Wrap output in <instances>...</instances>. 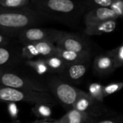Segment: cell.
<instances>
[{
    "label": "cell",
    "instance_id": "obj_3",
    "mask_svg": "<svg viewBox=\"0 0 123 123\" xmlns=\"http://www.w3.org/2000/svg\"><path fill=\"white\" fill-rule=\"evenodd\" d=\"M0 102L14 104L27 102L31 105H54L55 101L49 92L21 90L0 85Z\"/></svg>",
    "mask_w": 123,
    "mask_h": 123
},
{
    "label": "cell",
    "instance_id": "obj_26",
    "mask_svg": "<svg viewBox=\"0 0 123 123\" xmlns=\"http://www.w3.org/2000/svg\"><path fill=\"white\" fill-rule=\"evenodd\" d=\"M110 8L114 12V13L118 18L123 17V1L113 0V2Z\"/></svg>",
    "mask_w": 123,
    "mask_h": 123
},
{
    "label": "cell",
    "instance_id": "obj_9",
    "mask_svg": "<svg viewBox=\"0 0 123 123\" xmlns=\"http://www.w3.org/2000/svg\"><path fill=\"white\" fill-rule=\"evenodd\" d=\"M72 109L89 114L96 118L101 116L104 110L102 108L101 103L94 100L86 92L76 100Z\"/></svg>",
    "mask_w": 123,
    "mask_h": 123
},
{
    "label": "cell",
    "instance_id": "obj_16",
    "mask_svg": "<svg viewBox=\"0 0 123 123\" xmlns=\"http://www.w3.org/2000/svg\"><path fill=\"white\" fill-rule=\"evenodd\" d=\"M39 55V58H47L55 55L57 47L50 42L43 41L33 43Z\"/></svg>",
    "mask_w": 123,
    "mask_h": 123
},
{
    "label": "cell",
    "instance_id": "obj_30",
    "mask_svg": "<svg viewBox=\"0 0 123 123\" xmlns=\"http://www.w3.org/2000/svg\"></svg>",
    "mask_w": 123,
    "mask_h": 123
},
{
    "label": "cell",
    "instance_id": "obj_18",
    "mask_svg": "<svg viewBox=\"0 0 123 123\" xmlns=\"http://www.w3.org/2000/svg\"><path fill=\"white\" fill-rule=\"evenodd\" d=\"M104 86L99 83H92L88 86V94L96 102L99 103L103 102L105 99Z\"/></svg>",
    "mask_w": 123,
    "mask_h": 123
},
{
    "label": "cell",
    "instance_id": "obj_23",
    "mask_svg": "<svg viewBox=\"0 0 123 123\" xmlns=\"http://www.w3.org/2000/svg\"><path fill=\"white\" fill-rule=\"evenodd\" d=\"M122 89H123V81L120 82H113L107 85L104 86L103 92L105 97L110 96L113 94H115L120 92Z\"/></svg>",
    "mask_w": 123,
    "mask_h": 123
},
{
    "label": "cell",
    "instance_id": "obj_15",
    "mask_svg": "<svg viewBox=\"0 0 123 123\" xmlns=\"http://www.w3.org/2000/svg\"><path fill=\"white\" fill-rule=\"evenodd\" d=\"M0 9L14 11L32 9V0H0Z\"/></svg>",
    "mask_w": 123,
    "mask_h": 123
},
{
    "label": "cell",
    "instance_id": "obj_27",
    "mask_svg": "<svg viewBox=\"0 0 123 123\" xmlns=\"http://www.w3.org/2000/svg\"><path fill=\"white\" fill-rule=\"evenodd\" d=\"M9 43V37L0 34V47H6V45H7Z\"/></svg>",
    "mask_w": 123,
    "mask_h": 123
},
{
    "label": "cell",
    "instance_id": "obj_29",
    "mask_svg": "<svg viewBox=\"0 0 123 123\" xmlns=\"http://www.w3.org/2000/svg\"><path fill=\"white\" fill-rule=\"evenodd\" d=\"M21 123L19 120H14V121H12V122H10V123Z\"/></svg>",
    "mask_w": 123,
    "mask_h": 123
},
{
    "label": "cell",
    "instance_id": "obj_21",
    "mask_svg": "<svg viewBox=\"0 0 123 123\" xmlns=\"http://www.w3.org/2000/svg\"><path fill=\"white\" fill-rule=\"evenodd\" d=\"M13 59V53L9 49L6 47H0V68L11 64Z\"/></svg>",
    "mask_w": 123,
    "mask_h": 123
},
{
    "label": "cell",
    "instance_id": "obj_17",
    "mask_svg": "<svg viewBox=\"0 0 123 123\" xmlns=\"http://www.w3.org/2000/svg\"><path fill=\"white\" fill-rule=\"evenodd\" d=\"M43 59L49 69L50 74H58L60 75L66 66L64 61L56 55Z\"/></svg>",
    "mask_w": 123,
    "mask_h": 123
},
{
    "label": "cell",
    "instance_id": "obj_4",
    "mask_svg": "<svg viewBox=\"0 0 123 123\" xmlns=\"http://www.w3.org/2000/svg\"><path fill=\"white\" fill-rule=\"evenodd\" d=\"M49 92L67 109H72L76 100L85 92L81 90L57 76L50 77L47 85Z\"/></svg>",
    "mask_w": 123,
    "mask_h": 123
},
{
    "label": "cell",
    "instance_id": "obj_10",
    "mask_svg": "<svg viewBox=\"0 0 123 123\" xmlns=\"http://www.w3.org/2000/svg\"><path fill=\"white\" fill-rule=\"evenodd\" d=\"M91 61L66 65L59 78L68 83H79L86 75Z\"/></svg>",
    "mask_w": 123,
    "mask_h": 123
},
{
    "label": "cell",
    "instance_id": "obj_6",
    "mask_svg": "<svg viewBox=\"0 0 123 123\" xmlns=\"http://www.w3.org/2000/svg\"><path fill=\"white\" fill-rule=\"evenodd\" d=\"M55 45L57 48L78 53H89L91 45L87 40L79 34L59 30Z\"/></svg>",
    "mask_w": 123,
    "mask_h": 123
},
{
    "label": "cell",
    "instance_id": "obj_19",
    "mask_svg": "<svg viewBox=\"0 0 123 123\" xmlns=\"http://www.w3.org/2000/svg\"><path fill=\"white\" fill-rule=\"evenodd\" d=\"M26 64L35 71L38 75H45L46 74H50L49 69L45 63L43 58H39L36 60L26 61Z\"/></svg>",
    "mask_w": 123,
    "mask_h": 123
},
{
    "label": "cell",
    "instance_id": "obj_7",
    "mask_svg": "<svg viewBox=\"0 0 123 123\" xmlns=\"http://www.w3.org/2000/svg\"><path fill=\"white\" fill-rule=\"evenodd\" d=\"M59 30L37 27L22 30L18 34V37L23 45L38 42H50L55 44Z\"/></svg>",
    "mask_w": 123,
    "mask_h": 123
},
{
    "label": "cell",
    "instance_id": "obj_11",
    "mask_svg": "<svg viewBox=\"0 0 123 123\" xmlns=\"http://www.w3.org/2000/svg\"><path fill=\"white\" fill-rule=\"evenodd\" d=\"M118 17L110 8H96L87 11L84 15V22L86 26H89L96 23L117 19Z\"/></svg>",
    "mask_w": 123,
    "mask_h": 123
},
{
    "label": "cell",
    "instance_id": "obj_22",
    "mask_svg": "<svg viewBox=\"0 0 123 123\" xmlns=\"http://www.w3.org/2000/svg\"><path fill=\"white\" fill-rule=\"evenodd\" d=\"M113 0H87L85 1L87 11L96 8L110 7L112 4Z\"/></svg>",
    "mask_w": 123,
    "mask_h": 123
},
{
    "label": "cell",
    "instance_id": "obj_2",
    "mask_svg": "<svg viewBox=\"0 0 123 123\" xmlns=\"http://www.w3.org/2000/svg\"><path fill=\"white\" fill-rule=\"evenodd\" d=\"M43 20L33 9L15 11L0 9V34L9 37L18 35L22 30L42 24Z\"/></svg>",
    "mask_w": 123,
    "mask_h": 123
},
{
    "label": "cell",
    "instance_id": "obj_8",
    "mask_svg": "<svg viewBox=\"0 0 123 123\" xmlns=\"http://www.w3.org/2000/svg\"><path fill=\"white\" fill-rule=\"evenodd\" d=\"M117 68L115 59L110 51L100 53L94 58L92 70L94 74L97 76H108Z\"/></svg>",
    "mask_w": 123,
    "mask_h": 123
},
{
    "label": "cell",
    "instance_id": "obj_25",
    "mask_svg": "<svg viewBox=\"0 0 123 123\" xmlns=\"http://www.w3.org/2000/svg\"><path fill=\"white\" fill-rule=\"evenodd\" d=\"M33 112L37 116L39 117H48L51 114V111L50 107H48V105L45 104H38L35 105V108H33Z\"/></svg>",
    "mask_w": 123,
    "mask_h": 123
},
{
    "label": "cell",
    "instance_id": "obj_28",
    "mask_svg": "<svg viewBox=\"0 0 123 123\" xmlns=\"http://www.w3.org/2000/svg\"><path fill=\"white\" fill-rule=\"evenodd\" d=\"M28 123H55V120H50L44 119V120H38L32 121V122Z\"/></svg>",
    "mask_w": 123,
    "mask_h": 123
},
{
    "label": "cell",
    "instance_id": "obj_13",
    "mask_svg": "<svg viewBox=\"0 0 123 123\" xmlns=\"http://www.w3.org/2000/svg\"><path fill=\"white\" fill-rule=\"evenodd\" d=\"M96 117L89 114L71 109L62 117L55 120V123H96Z\"/></svg>",
    "mask_w": 123,
    "mask_h": 123
},
{
    "label": "cell",
    "instance_id": "obj_20",
    "mask_svg": "<svg viewBox=\"0 0 123 123\" xmlns=\"http://www.w3.org/2000/svg\"><path fill=\"white\" fill-rule=\"evenodd\" d=\"M21 55L24 59H26V61L39 59L38 53L33 43H30L23 45L22 48Z\"/></svg>",
    "mask_w": 123,
    "mask_h": 123
},
{
    "label": "cell",
    "instance_id": "obj_14",
    "mask_svg": "<svg viewBox=\"0 0 123 123\" xmlns=\"http://www.w3.org/2000/svg\"><path fill=\"white\" fill-rule=\"evenodd\" d=\"M117 27V21L115 19L107 20L99 23H96L89 26H86L84 30L86 35H102L109 34L115 31Z\"/></svg>",
    "mask_w": 123,
    "mask_h": 123
},
{
    "label": "cell",
    "instance_id": "obj_24",
    "mask_svg": "<svg viewBox=\"0 0 123 123\" xmlns=\"http://www.w3.org/2000/svg\"><path fill=\"white\" fill-rule=\"evenodd\" d=\"M110 52L115 59L117 68H118L123 66V43L116 48L110 50Z\"/></svg>",
    "mask_w": 123,
    "mask_h": 123
},
{
    "label": "cell",
    "instance_id": "obj_5",
    "mask_svg": "<svg viewBox=\"0 0 123 123\" xmlns=\"http://www.w3.org/2000/svg\"><path fill=\"white\" fill-rule=\"evenodd\" d=\"M0 85L21 90L49 92L48 86L41 81L4 68H0Z\"/></svg>",
    "mask_w": 123,
    "mask_h": 123
},
{
    "label": "cell",
    "instance_id": "obj_1",
    "mask_svg": "<svg viewBox=\"0 0 123 123\" xmlns=\"http://www.w3.org/2000/svg\"><path fill=\"white\" fill-rule=\"evenodd\" d=\"M32 9L44 19L74 26L87 12L85 1L32 0Z\"/></svg>",
    "mask_w": 123,
    "mask_h": 123
},
{
    "label": "cell",
    "instance_id": "obj_12",
    "mask_svg": "<svg viewBox=\"0 0 123 123\" xmlns=\"http://www.w3.org/2000/svg\"><path fill=\"white\" fill-rule=\"evenodd\" d=\"M55 55H58L61 59H62L66 65L91 61L92 58V53H78L63 50L58 48H57Z\"/></svg>",
    "mask_w": 123,
    "mask_h": 123
}]
</instances>
